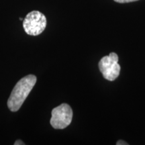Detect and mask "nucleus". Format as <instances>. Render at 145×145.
I'll list each match as a JSON object with an SVG mask.
<instances>
[{
	"instance_id": "nucleus-1",
	"label": "nucleus",
	"mask_w": 145,
	"mask_h": 145,
	"mask_svg": "<svg viewBox=\"0 0 145 145\" xmlns=\"http://www.w3.org/2000/svg\"><path fill=\"white\" fill-rule=\"evenodd\" d=\"M36 77L28 75L22 78L14 87L8 100V106L12 112L20 110L25 99L35 86Z\"/></svg>"
},
{
	"instance_id": "nucleus-2",
	"label": "nucleus",
	"mask_w": 145,
	"mask_h": 145,
	"mask_svg": "<svg viewBox=\"0 0 145 145\" xmlns=\"http://www.w3.org/2000/svg\"><path fill=\"white\" fill-rule=\"evenodd\" d=\"M46 26V18L39 11H32L27 14L23 21V27L28 35L37 36L44 30Z\"/></svg>"
},
{
	"instance_id": "nucleus-3",
	"label": "nucleus",
	"mask_w": 145,
	"mask_h": 145,
	"mask_svg": "<svg viewBox=\"0 0 145 145\" xmlns=\"http://www.w3.org/2000/svg\"><path fill=\"white\" fill-rule=\"evenodd\" d=\"M99 69L103 76L107 80H115L120 75V66L118 64V56L115 52H111L105 56L99 62Z\"/></svg>"
},
{
	"instance_id": "nucleus-4",
	"label": "nucleus",
	"mask_w": 145,
	"mask_h": 145,
	"mask_svg": "<svg viewBox=\"0 0 145 145\" xmlns=\"http://www.w3.org/2000/svg\"><path fill=\"white\" fill-rule=\"evenodd\" d=\"M72 118V110L69 105L63 104L52 110L50 124L55 129H64L71 123Z\"/></svg>"
},
{
	"instance_id": "nucleus-5",
	"label": "nucleus",
	"mask_w": 145,
	"mask_h": 145,
	"mask_svg": "<svg viewBox=\"0 0 145 145\" xmlns=\"http://www.w3.org/2000/svg\"><path fill=\"white\" fill-rule=\"evenodd\" d=\"M114 1L120 3H125L133 2V1H138V0H114Z\"/></svg>"
},
{
	"instance_id": "nucleus-6",
	"label": "nucleus",
	"mask_w": 145,
	"mask_h": 145,
	"mask_svg": "<svg viewBox=\"0 0 145 145\" xmlns=\"http://www.w3.org/2000/svg\"><path fill=\"white\" fill-rule=\"evenodd\" d=\"M117 145H128V143H127L125 141L122 140H120L118 141H117L116 142Z\"/></svg>"
},
{
	"instance_id": "nucleus-7",
	"label": "nucleus",
	"mask_w": 145,
	"mask_h": 145,
	"mask_svg": "<svg viewBox=\"0 0 145 145\" xmlns=\"http://www.w3.org/2000/svg\"><path fill=\"white\" fill-rule=\"evenodd\" d=\"M14 144L15 145H19V144H24V143H23V142L20 140H16L15 143H14Z\"/></svg>"
},
{
	"instance_id": "nucleus-8",
	"label": "nucleus",
	"mask_w": 145,
	"mask_h": 145,
	"mask_svg": "<svg viewBox=\"0 0 145 145\" xmlns=\"http://www.w3.org/2000/svg\"><path fill=\"white\" fill-rule=\"evenodd\" d=\"M20 20H23V19L22 18H20Z\"/></svg>"
}]
</instances>
